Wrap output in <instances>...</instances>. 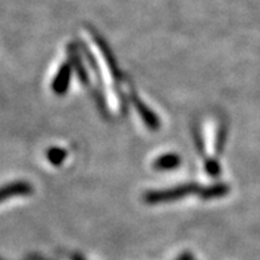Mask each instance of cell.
Wrapping results in <instances>:
<instances>
[{"label":"cell","mask_w":260,"mask_h":260,"mask_svg":"<svg viewBox=\"0 0 260 260\" xmlns=\"http://www.w3.org/2000/svg\"><path fill=\"white\" fill-rule=\"evenodd\" d=\"M32 191V186L25 181H16L0 186V202L7 201L8 198L16 196L29 194Z\"/></svg>","instance_id":"cell-1"}]
</instances>
